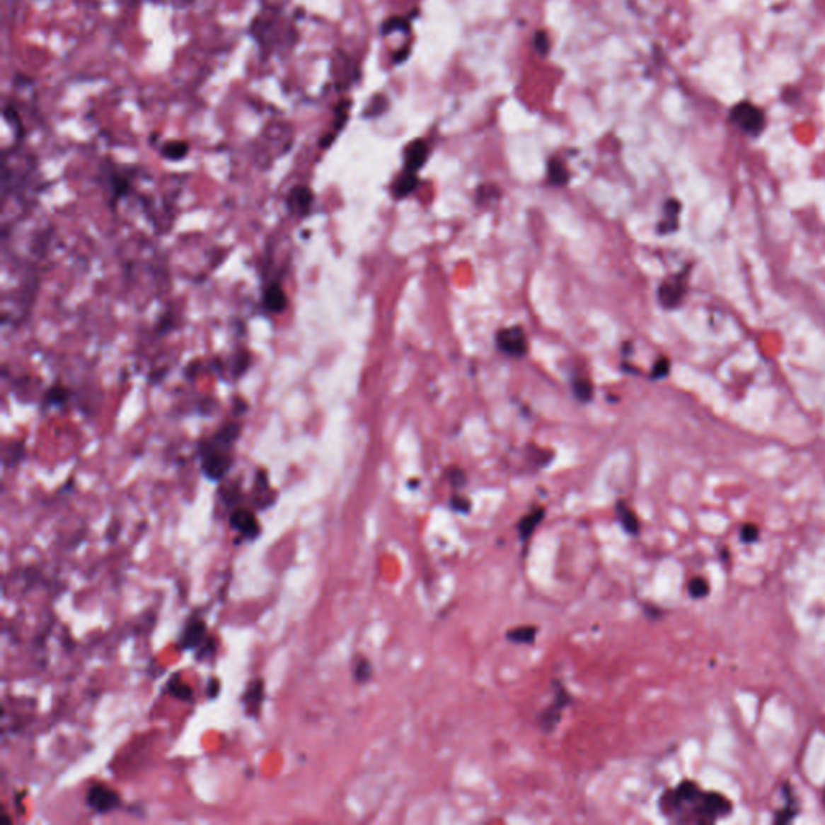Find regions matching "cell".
<instances>
[{
    "instance_id": "6da1fadb",
    "label": "cell",
    "mask_w": 825,
    "mask_h": 825,
    "mask_svg": "<svg viewBox=\"0 0 825 825\" xmlns=\"http://www.w3.org/2000/svg\"><path fill=\"white\" fill-rule=\"evenodd\" d=\"M661 814L674 824H714L730 814L732 803L716 792H705L695 782L683 780L659 797Z\"/></svg>"
},
{
    "instance_id": "7a4b0ae2",
    "label": "cell",
    "mask_w": 825,
    "mask_h": 825,
    "mask_svg": "<svg viewBox=\"0 0 825 825\" xmlns=\"http://www.w3.org/2000/svg\"><path fill=\"white\" fill-rule=\"evenodd\" d=\"M228 449L229 445L221 444L217 439L202 446V471L210 480H221L229 473L232 460L228 455Z\"/></svg>"
},
{
    "instance_id": "3957f363",
    "label": "cell",
    "mask_w": 825,
    "mask_h": 825,
    "mask_svg": "<svg viewBox=\"0 0 825 825\" xmlns=\"http://www.w3.org/2000/svg\"><path fill=\"white\" fill-rule=\"evenodd\" d=\"M532 300L533 306L537 308L540 316L543 321L550 324V326H560L561 324V311L558 310L555 304V292L551 287V282L542 275H537L532 284Z\"/></svg>"
},
{
    "instance_id": "277c9868",
    "label": "cell",
    "mask_w": 825,
    "mask_h": 825,
    "mask_svg": "<svg viewBox=\"0 0 825 825\" xmlns=\"http://www.w3.org/2000/svg\"><path fill=\"white\" fill-rule=\"evenodd\" d=\"M730 121L748 136L756 137L764 131V112L751 102H740L730 110Z\"/></svg>"
},
{
    "instance_id": "5b68a950",
    "label": "cell",
    "mask_w": 825,
    "mask_h": 825,
    "mask_svg": "<svg viewBox=\"0 0 825 825\" xmlns=\"http://www.w3.org/2000/svg\"><path fill=\"white\" fill-rule=\"evenodd\" d=\"M555 687H556V691H555L553 703H551L548 708H545V711L540 712L538 717H537L540 729H542L543 732L553 730L556 725L560 724L562 711H565L566 708L572 703V696L566 690L565 685L556 683Z\"/></svg>"
},
{
    "instance_id": "8992f818",
    "label": "cell",
    "mask_w": 825,
    "mask_h": 825,
    "mask_svg": "<svg viewBox=\"0 0 825 825\" xmlns=\"http://www.w3.org/2000/svg\"><path fill=\"white\" fill-rule=\"evenodd\" d=\"M86 803L96 814H108L121 806V797L107 785H94L87 792Z\"/></svg>"
},
{
    "instance_id": "52a82bcc",
    "label": "cell",
    "mask_w": 825,
    "mask_h": 825,
    "mask_svg": "<svg viewBox=\"0 0 825 825\" xmlns=\"http://www.w3.org/2000/svg\"><path fill=\"white\" fill-rule=\"evenodd\" d=\"M229 524L236 532L241 533V537L243 540H248V542L258 538V536L261 533L260 522L257 521V518H255L252 511H248L246 508H237V509L232 511L231 518H229Z\"/></svg>"
},
{
    "instance_id": "ba28073f",
    "label": "cell",
    "mask_w": 825,
    "mask_h": 825,
    "mask_svg": "<svg viewBox=\"0 0 825 825\" xmlns=\"http://www.w3.org/2000/svg\"><path fill=\"white\" fill-rule=\"evenodd\" d=\"M550 221L555 228L561 232L562 236L569 237V239L579 241L582 237V228H580L579 219L572 212L566 210V208H560V210L551 212Z\"/></svg>"
},
{
    "instance_id": "9c48e42d",
    "label": "cell",
    "mask_w": 825,
    "mask_h": 825,
    "mask_svg": "<svg viewBox=\"0 0 825 825\" xmlns=\"http://www.w3.org/2000/svg\"><path fill=\"white\" fill-rule=\"evenodd\" d=\"M263 701H265V681L261 677H257L248 683V687L243 691L242 696L243 711H246L248 717H258L261 706H263Z\"/></svg>"
},
{
    "instance_id": "30bf717a",
    "label": "cell",
    "mask_w": 825,
    "mask_h": 825,
    "mask_svg": "<svg viewBox=\"0 0 825 825\" xmlns=\"http://www.w3.org/2000/svg\"><path fill=\"white\" fill-rule=\"evenodd\" d=\"M207 642V624L202 619H190L188 624L184 625L181 638H179V647L184 652L189 650L200 648L203 643Z\"/></svg>"
},
{
    "instance_id": "8fae6325",
    "label": "cell",
    "mask_w": 825,
    "mask_h": 825,
    "mask_svg": "<svg viewBox=\"0 0 825 825\" xmlns=\"http://www.w3.org/2000/svg\"><path fill=\"white\" fill-rule=\"evenodd\" d=\"M311 203H313V192L308 188H305V185H297V188H294L289 192L287 200H286L289 212L294 213L295 217H299V218L305 217L308 210H310Z\"/></svg>"
},
{
    "instance_id": "7c38bea8",
    "label": "cell",
    "mask_w": 825,
    "mask_h": 825,
    "mask_svg": "<svg viewBox=\"0 0 825 825\" xmlns=\"http://www.w3.org/2000/svg\"><path fill=\"white\" fill-rule=\"evenodd\" d=\"M543 516H545V509L537 508V509H533L532 513L526 514L524 518L518 522V533H519V538L522 540V542H527V540L533 536V532L537 531V527L542 524Z\"/></svg>"
},
{
    "instance_id": "4fadbf2b",
    "label": "cell",
    "mask_w": 825,
    "mask_h": 825,
    "mask_svg": "<svg viewBox=\"0 0 825 825\" xmlns=\"http://www.w3.org/2000/svg\"><path fill=\"white\" fill-rule=\"evenodd\" d=\"M616 516H618V521L619 524L623 526L624 532L629 533V536H638V533H640V521H638L637 514L633 513L627 504L618 503V507H616Z\"/></svg>"
},
{
    "instance_id": "5bb4252c",
    "label": "cell",
    "mask_w": 825,
    "mask_h": 825,
    "mask_svg": "<svg viewBox=\"0 0 825 825\" xmlns=\"http://www.w3.org/2000/svg\"><path fill=\"white\" fill-rule=\"evenodd\" d=\"M263 305L271 313H281L287 305V299L279 284H272L263 295Z\"/></svg>"
},
{
    "instance_id": "9a60e30c",
    "label": "cell",
    "mask_w": 825,
    "mask_h": 825,
    "mask_svg": "<svg viewBox=\"0 0 825 825\" xmlns=\"http://www.w3.org/2000/svg\"><path fill=\"white\" fill-rule=\"evenodd\" d=\"M538 635V627L537 625H518V627H513V629L507 630V638L511 643H516V645H532L536 642V638Z\"/></svg>"
},
{
    "instance_id": "2e32d148",
    "label": "cell",
    "mask_w": 825,
    "mask_h": 825,
    "mask_svg": "<svg viewBox=\"0 0 825 825\" xmlns=\"http://www.w3.org/2000/svg\"><path fill=\"white\" fill-rule=\"evenodd\" d=\"M373 674H374V667L371 664V661L368 658H364V656H359L355 661V666H353V679H355L357 683L359 685H364L368 683L371 679H373Z\"/></svg>"
},
{
    "instance_id": "e0dca14e",
    "label": "cell",
    "mask_w": 825,
    "mask_h": 825,
    "mask_svg": "<svg viewBox=\"0 0 825 825\" xmlns=\"http://www.w3.org/2000/svg\"><path fill=\"white\" fill-rule=\"evenodd\" d=\"M189 154V145L183 141H171L161 147V155L170 161H179Z\"/></svg>"
},
{
    "instance_id": "ac0fdd59",
    "label": "cell",
    "mask_w": 825,
    "mask_h": 825,
    "mask_svg": "<svg viewBox=\"0 0 825 825\" xmlns=\"http://www.w3.org/2000/svg\"><path fill=\"white\" fill-rule=\"evenodd\" d=\"M592 321H594L595 328L598 329V333L601 334L603 339H605L608 344H614L616 328H614V324L609 321V318H606L605 315H598V313H595V315L592 316Z\"/></svg>"
},
{
    "instance_id": "d6986e66",
    "label": "cell",
    "mask_w": 825,
    "mask_h": 825,
    "mask_svg": "<svg viewBox=\"0 0 825 825\" xmlns=\"http://www.w3.org/2000/svg\"><path fill=\"white\" fill-rule=\"evenodd\" d=\"M168 693L173 695L174 698H178L181 701H192V698H194L192 688H190L188 683L179 681L178 676H174L170 681V683H168Z\"/></svg>"
},
{
    "instance_id": "ffe728a7",
    "label": "cell",
    "mask_w": 825,
    "mask_h": 825,
    "mask_svg": "<svg viewBox=\"0 0 825 825\" xmlns=\"http://www.w3.org/2000/svg\"><path fill=\"white\" fill-rule=\"evenodd\" d=\"M397 248L400 250V253H408L410 250L416 248L420 246L421 242V237L417 232H412V231H402L397 237Z\"/></svg>"
},
{
    "instance_id": "44dd1931",
    "label": "cell",
    "mask_w": 825,
    "mask_h": 825,
    "mask_svg": "<svg viewBox=\"0 0 825 825\" xmlns=\"http://www.w3.org/2000/svg\"><path fill=\"white\" fill-rule=\"evenodd\" d=\"M410 29V21L406 18H402V16H392V18L386 20L382 23L381 26V31L382 34H392V33H397V31H408Z\"/></svg>"
},
{
    "instance_id": "7402d4cb",
    "label": "cell",
    "mask_w": 825,
    "mask_h": 825,
    "mask_svg": "<svg viewBox=\"0 0 825 825\" xmlns=\"http://www.w3.org/2000/svg\"><path fill=\"white\" fill-rule=\"evenodd\" d=\"M688 592L693 598H703L710 594V584L705 579L695 577L688 582Z\"/></svg>"
},
{
    "instance_id": "603a6c76",
    "label": "cell",
    "mask_w": 825,
    "mask_h": 825,
    "mask_svg": "<svg viewBox=\"0 0 825 825\" xmlns=\"http://www.w3.org/2000/svg\"><path fill=\"white\" fill-rule=\"evenodd\" d=\"M350 100H342L339 105L335 108V123L334 127L337 131H340L342 127L345 126L347 120H348V110H350Z\"/></svg>"
},
{
    "instance_id": "cb8c5ba5",
    "label": "cell",
    "mask_w": 825,
    "mask_h": 825,
    "mask_svg": "<svg viewBox=\"0 0 825 825\" xmlns=\"http://www.w3.org/2000/svg\"><path fill=\"white\" fill-rule=\"evenodd\" d=\"M408 158L411 161V165H420L421 161L426 158V145H424L421 141H415L411 144V147L408 149Z\"/></svg>"
},
{
    "instance_id": "d4e9b609",
    "label": "cell",
    "mask_w": 825,
    "mask_h": 825,
    "mask_svg": "<svg viewBox=\"0 0 825 825\" xmlns=\"http://www.w3.org/2000/svg\"><path fill=\"white\" fill-rule=\"evenodd\" d=\"M533 47H536L537 54L540 55H547L548 50H550V40L548 36L545 31H538L536 33V36H533Z\"/></svg>"
},
{
    "instance_id": "484cf974",
    "label": "cell",
    "mask_w": 825,
    "mask_h": 825,
    "mask_svg": "<svg viewBox=\"0 0 825 825\" xmlns=\"http://www.w3.org/2000/svg\"><path fill=\"white\" fill-rule=\"evenodd\" d=\"M387 103H388V102H387V98H386L384 96H377V97H374V100L371 102V105L368 107V110H366V115H371V116H374V115H379V113H382V112H384V110L387 108Z\"/></svg>"
},
{
    "instance_id": "4316f807",
    "label": "cell",
    "mask_w": 825,
    "mask_h": 825,
    "mask_svg": "<svg viewBox=\"0 0 825 825\" xmlns=\"http://www.w3.org/2000/svg\"><path fill=\"white\" fill-rule=\"evenodd\" d=\"M759 537V531L754 526H745L742 529V538L745 542H754Z\"/></svg>"
},
{
    "instance_id": "83f0119b",
    "label": "cell",
    "mask_w": 825,
    "mask_h": 825,
    "mask_svg": "<svg viewBox=\"0 0 825 825\" xmlns=\"http://www.w3.org/2000/svg\"><path fill=\"white\" fill-rule=\"evenodd\" d=\"M219 688H221L219 682L217 681V679H212L210 683H208V688H207V696H208V698H212V700L217 698V695L219 693Z\"/></svg>"
},
{
    "instance_id": "f1b7e54d",
    "label": "cell",
    "mask_w": 825,
    "mask_h": 825,
    "mask_svg": "<svg viewBox=\"0 0 825 825\" xmlns=\"http://www.w3.org/2000/svg\"><path fill=\"white\" fill-rule=\"evenodd\" d=\"M408 55H410V50L405 47V49H402V50H398V54H395V55H393V62L397 63V65H398V63L405 62L406 58H408Z\"/></svg>"
}]
</instances>
